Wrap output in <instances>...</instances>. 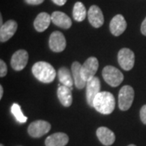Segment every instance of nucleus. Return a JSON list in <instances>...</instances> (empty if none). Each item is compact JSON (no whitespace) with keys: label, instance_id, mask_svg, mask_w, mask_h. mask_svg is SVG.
<instances>
[{"label":"nucleus","instance_id":"393cba45","mask_svg":"<svg viewBox=\"0 0 146 146\" xmlns=\"http://www.w3.org/2000/svg\"><path fill=\"white\" fill-rule=\"evenodd\" d=\"M25 1L29 5H39L42 3L45 0H25Z\"/></svg>","mask_w":146,"mask_h":146},{"label":"nucleus","instance_id":"412c9836","mask_svg":"<svg viewBox=\"0 0 146 146\" xmlns=\"http://www.w3.org/2000/svg\"><path fill=\"white\" fill-rule=\"evenodd\" d=\"M73 18L78 22L83 21L87 16L86 8L81 2H76L73 7Z\"/></svg>","mask_w":146,"mask_h":146},{"label":"nucleus","instance_id":"39448f33","mask_svg":"<svg viewBox=\"0 0 146 146\" xmlns=\"http://www.w3.org/2000/svg\"><path fill=\"white\" fill-rule=\"evenodd\" d=\"M51 125L45 120H36L31 123L28 127V133L33 138H39L48 133Z\"/></svg>","mask_w":146,"mask_h":146},{"label":"nucleus","instance_id":"4468645a","mask_svg":"<svg viewBox=\"0 0 146 146\" xmlns=\"http://www.w3.org/2000/svg\"><path fill=\"white\" fill-rule=\"evenodd\" d=\"M51 21L54 25L64 29H70L72 25L70 17L62 11H54L51 15Z\"/></svg>","mask_w":146,"mask_h":146},{"label":"nucleus","instance_id":"20e7f679","mask_svg":"<svg viewBox=\"0 0 146 146\" xmlns=\"http://www.w3.org/2000/svg\"><path fill=\"white\" fill-rule=\"evenodd\" d=\"M134 89L130 85L123 86L119 93V107L121 110L126 111L130 109L134 100Z\"/></svg>","mask_w":146,"mask_h":146},{"label":"nucleus","instance_id":"c85d7f7f","mask_svg":"<svg viewBox=\"0 0 146 146\" xmlns=\"http://www.w3.org/2000/svg\"><path fill=\"white\" fill-rule=\"evenodd\" d=\"M128 146H136V145H129Z\"/></svg>","mask_w":146,"mask_h":146},{"label":"nucleus","instance_id":"a211bd4d","mask_svg":"<svg viewBox=\"0 0 146 146\" xmlns=\"http://www.w3.org/2000/svg\"><path fill=\"white\" fill-rule=\"evenodd\" d=\"M50 22H51V16H50L46 12H41L37 15L33 22L34 29L39 33L44 32L50 26Z\"/></svg>","mask_w":146,"mask_h":146},{"label":"nucleus","instance_id":"1a4fd4ad","mask_svg":"<svg viewBox=\"0 0 146 146\" xmlns=\"http://www.w3.org/2000/svg\"><path fill=\"white\" fill-rule=\"evenodd\" d=\"M67 46L66 38L61 32L54 31L50 36L49 46L54 52H62Z\"/></svg>","mask_w":146,"mask_h":146},{"label":"nucleus","instance_id":"6e6552de","mask_svg":"<svg viewBox=\"0 0 146 146\" xmlns=\"http://www.w3.org/2000/svg\"><path fill=\"white\" fill-rule=\"evenodd\" d=\"M101 90V82L98 77L94 76L89 80L86 83V99L88 105L94 107V101L95 97L100 93Z\"/></svg>","mask_w":146,"mask_h":146},{"label":"nucleus","instance_id":"ddd939ff","mask_svg":"<svg viewBox=\"0 0 146 146\" xmlns=\"http://www.w3.org/2000/svg\"><path fill=\"white\" fill-rule=\"evenodd\" d=\"M17 30V23L13 20L5 22L0 27V41L5 42L11 38Z\"/></svg>","mask_w":146,"mask_h":146},{"label":"nucleus","instance_id":"b1692460","mask_svg":"<svg viewBox=\"0 0 146 146\" xmlns=\"http://www.w3.org/2000/svg\"><path fill=\"white\" fill-rule=\"evenodd\" d=\"M140 117H141L142 123L146 125V105H144L141 107V111H140Z\"/></svg>","mask_w":146,"mask_h":146},{"label":"nucleus","instance_id":"2eb2a0df","mask_svg":"<svg viewBox=\"0 0 146 146\" xmlns=\"http://www.w3.org/2000/svg\"><path fill=\"white\" fill-rule=\"evenodd\" d=\"M97 136L100 142L106 146H110L115 141V133L106 127H101L96 131Z\"/></svg>","mask_w":146,"mask_h":146},{"label":"nucleus","instance_id":"9d476101","mask_svg":"<svg viewBox=\"0 0 146 146\" xmlns=\"http://www.w3.org/2000/svg\"><path fill=\"white\" fill-rule=\"evenodd\" d=\"M29 61V54L25 50H19L13 54L11 59V66L15 71L20 72L26 67Z\"/></svg>","mask_w":146,"mask_h":146},{"label":"nucleus","instance_id":"4be33fe9","mask_svg":"<svg viewBox=\"0 0 146 146\" xmlns=\"http://www.w3.org/2000/svg\"><path fill=\"white\" fill-rule=\"evenodd\" d=\"M11 114L14 115V117L16 118V119L20 123H25L28 120L25 115L23 114L22 110H21V106L17 103H14L11 107Z\"/></svg>","mask_w":146,"mask_h":146},{"label":"nucleus","instance_id":"cd10ccee","mask_svg":"<svg viewBox=\"0 0 146 146\" xmlns=\"http://www.w3.org/2000/svg\"><path fill=\"white\" fill-rule=\"evenodd\" d=\"M3 88L2 85H0V99L3 98Z\"/></svg>","mask_w":146,"mask_h":146},{"label":"nucleus","instance_id":"423d86ee","mask_svg":"<svg viewBox=\"0 0 146 146\" xmlns=\"http://www.w3.org/2000/svg\"><path fill=\"white\" fill-rule=\"evenodd\" d=\"M118 62L125 71H130L134 67L135 54L128 48H123L118 53Z\"/></svg>","mask_w":146,"mask_h":146},{"label":"nucleus","instance_id":"f03ea898","mask_svg":"<svg viewBox=\"0 0 146 146\" xmlns=\"http://www.w3.org/2000/svg\"><path fill=\"white\" fill-rule=\"evenodd\" d=\"M32 72L39 81L42 83H51L55 79L56 72L51 64L46 62H37L32 68Z\"/></svg>","mask_w":146,"mask_h":146},{"label":"nucleus","instance_id":"f3484780","mask_svg":"<svg viewBox=\"0 0 146 146\" xmlns=\"http://www.w3.org/2000/svg\"><path fill=\"white\" fill-rule=\"evenodd\" d=\"M72 88H69L64 85H60L57 90L58 98L60 103L65 107H69L72 103Z\"/></svg>","mask_w":146,"mask_h":146},{"label":"nucleus","instance_id":"dca6fc26","mask_svg":"<svg viewBox=\"0 0 146 146\" xmlns=\"http://www.w3.org/2000/svg\"><path fill=\"white\" fill-rule=\"evenodd\" d=\"M69 141V137L63 132H56L49 136L45 141L46 146H65Z\"/></svg>","mask_w":146,"mask_h":146},{"label":"nucleus","instance_id":"9b49d317","mask_svg":"<svg viewBox=\"0 0 146 146\" xmlns=\"http://www.w3.org/2000/svg\"><path fill=\"white\" fill-rule=\"evenodd\" d=\"M127 29V22L124 17L122 15H116L113 17L110 23V33L115 36H120Z\"/></svg>","mask_w":146,"mask_h":146},{"label":"nucleus","instance_id":"aec40b11","mask_svg":"<svg viewBox=\"0 0 146 146\" xmlns=\"http://www.w3.org/2000/svg\"><path fill=\"white\" fill-rule=\"evenodd\" d=\"M58 76L62 85L72 88V85L74 84L72 73H71V72L66 67H62L59 68L58 72Z\"/></svg>","mask_w":146,"mask_h":146},{"label":"nucleus","instance_id":"bb28decb","mask_svg":"<svg viewBox=\"0 0 146 146\" xmlns=\"http://www.w3.org/2000/svg\"><path fill=\"white\" fill-rule=\"evenodd\" d=\"M52 2L58 6H63L66 3L67 0H52Z\"/></svg>","mask_w":146,"mask_h":146},{"label":"nucleus","instance_id":"7ed1b4c3","mask_svg":"<svg viewBox=\"0 0 146 146\" xmlns=\"http://www.w3.org/2000/svg\"><path fill=\"white\" fill-rule=\"evenodd\" d=\"M104 80L111 87H117L123 80V75L118 68L113 66H106L102 70Z\"/></svg>","mask_w":146,"mask_h":146},{"label":"nucleus","instance_id":"a878e982","mask_svg":"<svg viewBox=\"0 0 146 146\" xmlns=\"http://www.w3.org/2000/svg\"><path fill=\"white\" fill-rule=\"evenodd\" d=\"M141 33H142L143 35L146 36V17H145V19L144 20V21L142 22V24H141Z\"/></svg>","mask_w":146,"mask_h":146},{"label":"nucleus","instance_id":"f8f14e48","mask_svg":"<svg viewBox=\"0 0 146 146\" xmlns=\"http://www.w3.org/2000/svg\"><path fill=\"white\" fill-rule=\"evenodd\" d=\"M88 19L91 25L94 28H100L104 24V16L102 10L98 6L90 7L88 11Z\"/></svg>","mask_w":146,"mask_h":146},{"label":"nucleus","instance_id":"f257e3e1","mask_svg":"<svg viewBox=\"0 0 146 146\" xmlns=\"http://www.w3.org/2000/svg\"><path fill=\"white\" fill-rule=\"evenodd\" d=\"M115 107V97L110 92H100L94 98V108L102 115L111 114Z\"/></svg>","mask_w":146,"mask_h":146},{"label":"nucleus","instance_id":"c756f323","mask_svg":"<svg viewBox=\"0 0 146 146\" xmlns=\"http://www.w3.org/2000/svg\"><path fill=\"white\" fill-rule=\"evenodd\" d=\"M0 146H3V145H2V144H1V145H0Z\"/></svg>","mask_w":146,"mask_h":146},{"label":"nucleus","instance_id":"0eeeda50","mask_svg":"<svg viewBox=\"0 0 146 146\" xmlns=\"http://www.w3.org/2000/svg\"><path fill=\"white\" fill-rule=\"evenodd\" d=\"M98 67H99L98 60L95 57L88 58V59H86L84 64H82L81 76L86 82L95 76V74L97 73Z\"/></svg>","mask_w":146,"mask_h":146},{"label":"nucleus","instance_id":"5701e85b","mask_svg":"<svg viewBox=\"0 0 146 146\" xmlns=\"http://www.w3.org/2000/svg\"><path fill=\"white\" fill-rule=\"evenodd\" d=\"M7 73V67L5 62L1 59L0 60V76L1 77H4Z\"/></svg>","mask_w":146,"mask_h":146},{"label":"nucleus","instance_id":"6ab92c4d","mask_svg":"<svg viewBox=\"0 0 146 146\" xmlns=\"http://www.w3.org/2000/svg\"><path fill=\"white\" fill-rule=\"evenodd\" d=\"M81 67L82 65L79 62H74L72 65V73L75 86L78 89H82L86 86V81L81 76Z\"/></svg>","mask_w":146,"mask_h":146}]
</instances>
